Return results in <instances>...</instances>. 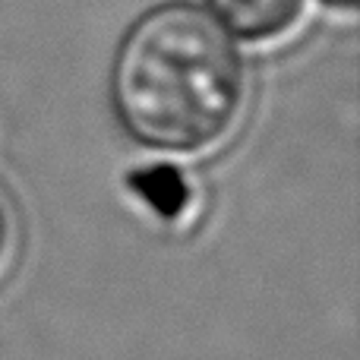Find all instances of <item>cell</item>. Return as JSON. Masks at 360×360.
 <instances>
[{"label": "cell", "mask_w": 360, "mask_h": 360, "mask_svg": "<svg viewBox=\"0 0 360 360\" xmlns=\"http://www.w3.org/2000/svg\"><path fill=\"white\" fill-rule=\"evenodd\" d=\"M111 108L146 149L199 152L231 130L243 105V60L205 6L168 0L120 38L111 63Z\"/></svg>", "instance_id": "1"}, {"label": "cell", "mask_w": 360, "mask_h": 360, "mask_svg": "<svg viewBox=\"0 0 360 360\" xmlns=\"http://www.w3.org/2000/svg\"><path fill=\"white\" fill-rule=\"evenodd\" d=\"M307 0H209V13L221 29L247 41L281 38L300 22Z\"/></svg>", "instance_id": "2"}, {"label": "cell", "mask_w": 360, "mask_h": 360, "mask_svg": "<svg viewBox=\"0 0 360 360\" xmlns=\"http://www.w3.org/2000/svg\"><path fill=\"white\" fill-rule=\"evenodd\" d=\"M6 250H10V218H6V209L0 202V262H4Z\"/></svg>", "instance_id": "3"}, {"label": "cell", "mask_w": 360, "mask_h": 360, "mask_svg": "<svg viewBox=\"0 0 360 360\" xmlns=\"http://www.w3.org/2000/svg\"><path fill=\"white\" fill-rule=\"evenodd\" d=\"M326 6H332V10H342V13H354L360 0H323Z\"/></svg>", "instance_id": "4"}]
</instances>
